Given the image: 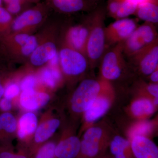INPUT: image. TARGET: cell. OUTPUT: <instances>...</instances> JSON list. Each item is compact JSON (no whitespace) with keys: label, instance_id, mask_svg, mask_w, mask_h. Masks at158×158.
Returning a JSON list of instances; mask_svg holds the SVG:
<instances>
[{"label":"cell","instance_id":"cell-33","mask_svg":"<svg viewBox=\"0 0 158 158\" xmlns=\"http://www.w3.org/2000/svg\"><path fill=\"white\" fill-rule=\"evenodd\" d=\"M28 34H17L15 37V42L21 46H23L25 44L27 40L28 39Z\"/></svg>","mask_w":158,"mask_h":158},{"label":"cell","instance_id":"cell-42","mask_svg":"<svg viewBox=\"0 0 158 158\" xmlns=\"http://www.w3.org/2000/svg\"><path fill=\"white\" fill-rule=\"evenodd\" d=\"M3 0H0V6L2 5V2Z\"/></svg>","mask_w":158,"mask_h":158},{"label":"cell","instance_id":"cell-9","mask_svg":"<svg viewBox=\"0 0 158 158\" xmlns=\"http://www.w3.org/2000/svg\"><path fill=\"white\" fill-rule=\"evenodd\" d=\"M131 146L136 158H158L157 146L144 136L133 138Z\"/></svg>","mask_w":158,"mask_h":158},{"label":"cell","instance_id":"cell-3","mask_svg":"<svg viewBox=\"0 0 158 158\" xmlns=\"http://www.w3.org/2000/svg\"><path fill=\"white\" fill-rule=\"evenodd\" d=\"M123 42L117 44L105 54L102 61V75L106 80H115L121 76L124 65Z\"/></svg>","mask_w":158,"mask_h":158},{"label":"cell","instance_id":"cell-15","mask_svg":"<svg viewBox=\"0 0 158 158\" xmlns=\"http://www.w3.org/2000/svg\"><path fill=\"white\" fill-rule=\"evenodd\" d=\"M110 106L107 98L99 95L85 111V120L89 123L96 121L107 111Z\"/></svg>","mask_w":158,"mask_h":158},{"label":"cell","instance_id":"cell-12","mask_svg":"<svg viewBox=\"0 0 158 158\" xmlns=\"http://www.w3.org/2000/svg\"><path fill=\"white\" fill-rule=\"evenodd\" d=\"M57 54L56 47L54 43H45L37 47L31 54V61L33 65L40 66L49 62Z\"/></svg>","mask_w":158,"mask_h":158},{"label":"cell","instance_id":"cell-24","mask_svg":"<svg viewBox=\"0 0 158 158\" xmlns=\"http://www.w3.org/2000/svg\"><path fill=\"white\" fill-rule=\"evenodd\" d=\"M138 6V4L134 0H123L114 18H126L135 13Z\"/></svg>","mask_w":158,"mask_h":158},{"label":"cell","instance_id":"cell-38","mask_svg":"<svg viewBox=\"0 0 158 158\" xmlns=\"http://www.w3.org/2000/svg\"><path fill=\"white\" fill-rule=\"evenodd\" d=\"M4 92H5V89L2 84V80L0 77V101L2 99V97L4 94Z\"/></svg>","mask_w":158,"mask_h":158},{"label":"cell","instance_id":"cell-17","mask_svg":"<svg viewBox=\"0 0 158 158\" xmlns=\"http://www.w3.org/2000/svg\"><path fill=\"white\" fill-rule=\"evenodd\" d=\"M138 18L145 22H158V0H150L138 5L135 13Z\"/></svg>","mask_w":158,"mask_h":158},{"label":"cell","instance_id":"cell-6","mask_svg":"<svg viewBox=\"0 0 158 158\" xmlns=\"http://www.w3.org/2000/svg\"><path fill=\"white\" fill-rule=\"evenodd\" d=\"M102 130L99 127L89 128L81 141V155L85 158H93L98 155L102 147Z\"/></svg>","mask_w":158,"mask_h":158},{"label":"cell","instance_id":"cell-25","mask_svg":"<svg viewBox=\"0 0 158 158\" xmlns=\"http://www.w3.org/2000/svg\"><path fill=\"white\" fill-rule=\"evenodd\" d=\"M56 144L54 142H49L39 146L33 153L34 154L33 158H56Z\"/></svg>","mask_w":158,"mask_h":158},{"label":"cell","instance_id":"cell-2","mask_svg":"<svg viewBox=\"0 0 158 158\" xmlns=\"http://www.w3.org/2000/svg\"><path fill=\"white\" fill-rule=\"evenodd\" d=\"M108 87L107 83L94 79H86L79 85L72 97L71 107L73 112H85L99 96L101 91Z\"/></svg>","mask_w":158,"mask_h":158},{"label":"cell","instance_id":"cell-35","mask_svg":"<svg viewBox=\"0 0 158 158\" xmlns=\"http://www.w3.org/2000/svg\"><path fill=\"white\" fill-rule=\"evenodd\" d=\"M147 90L150 94L154 97L155 98L158 97V85L157 84H150L148 86Z\"/></svg>","mask_w":158,"mask_h":158},{"label":"cell","instance_id":"cell-19","mask_svg":"<svg viewBox=\"0 0 158 158\" xmlns=\"http://www.w3.org/2000/svg\"><path fill=\"white\" fill-rule=\"evenodd\" d=\"M16 129V121L14 116L9 113L0 114V144L6 143L4 133L14 132Z\"/></svg>","mask_w":158,"mask_h":158},{"label":"cell","instance_id":"cell-32","mask_svg":"<svg viewBox=\"0 0 158 158\" xmlns=\"http://www.w3.org/2000/svg\"><path fill=\"white\" fill-rule=\"evenodd\" d=\"M11 19V14L7 9L0 6V24L8 23Z\"/></svg>","mask_w":158,"mask_h":158},{"label":"cell","instance_id":"cell-1","mask_svg":"<svg viewBox=\"0 0 158 158\" xmlns=\"http://www.w3.org/2000/svg\"><path fill=\"white\" fill-rule=\"evenodd\" d=\"M91 18V28L86 48V56L93 65L102 56L106 46L105 13L98 10Z\"/></svg>","mask_w":158,"mask_h":158},{"label":"cell","instance_id":"cell-8","mask_svg":"<svg viewBox=\"0 0 158 158\" xmlns=\"http://www.w3.org/2000/svg\"><path fill=\"white\" fill-rule=\"evenodd\" d=\"M91 28V18L88 25L76 26L69 30L67 40L71 48L86 55V48Z\"/></svg>","mask_w":158,"mask_h":158},{"label":"cell","instance_id":"cell-31","mask_svg":"<svg viewBox=\"0 0 158 158\" xmlns=\"http://www.w3.org/2000/svg\"><path fill=\"white\" fill-rule=\"evenodd\" d=\"M22 1H16L7 4V11L10 14H17L21 9Z\"/></svg>","mask_w":158,"mask_h":158},{"label":"cell","instance_id":"cell-37","mask_svg":"<svg viewBox=\"0 0 158 158\" xmlns=\"http://www.w3.org/2000/svg\"><path fill=\"white\" fill-rule=\"evenodd\" d=\"M59 55L57 54L56 56L54 57L52 59H51L50 61H49L50 62L51 66H52V67L56 66L58 62H59Z\"/></svg>","mask_w":158,"mask_h":158},{"label":"cell","instance_id":"cell-14","mask_svg":"<svg viewBox=\"0 0 158 158\" xmlns=\"http://www.w3.org/2000/svg\"><path fill=\"white\" fill-rule=\"evenodd\" d=\"M60 121L57 119H52L42 123L36 130L34 135L35 145L31 149V153L37 149L39 144L44 143L50 138L60 125Z\"/></svg>","mask_w":158,"mask_h":158},{"label":"cell","instance_id":"cell-5","mask_svg":"<svg viewBox=\"0 0 158 158\" xmlns=\"http://www.w3.org/2000/svg\"><path fill=\"white\" fill-rule=\"evenodd\" d=\"M137 27L135 19L127 18L117 19L105 28L106 42L111 44L123 42Z\"/></svg>","mask_w":158,"mask_h":158},{"label":"cell","instance_id":"cell-20","mask_svg":"<svg viewBox=\"0 0 158 158\" xmlns=\"http://www.w3.org/2000/svg\"><path fill=\"white\" fill-rule=\"evenodd\" d=\"M52 3L57 9L65 13L81 11L86 6L85 0H52Z\"/></svg>","mask_w":158,"mask_h":158},{"label":"cell","instance_id":"cell-16","mask_svg":"<svg viewBox=\"0 0 158 158\" xmlns=\"http://www.w3.org/2000/svg\"><path fill=\"white\" fill-rule=\"evenodd\" d=\"M43 18L41 11L37 9L27 10L16 18L12 24V29L20 31L27 26L37 24L41 22Z\"/></svg>","mask_w":158,"mask_h":158},{"label":"cell","instance_id":"cell-18","mask_svg":"<svg viewBox=\"0 0 158 158\" xmlns=\"http://www.w3.org/2000/svg\"><path fill=\"white\" fill-rule=\"evenodd\" d=\"M37 119L36 115L32 113L24 114L19 121L18 136L23 139L35 131L37 127Z\"/></svg>","mask_w":158,"mask_h":158},{"label":"cell","instance_id":"cell-29","mask_svg":"<svg viewBox=\"0 0 158 158\" xmlns=\"http://www.w3.org/2000/svg\"><path fill=\"white\" fill-rule=\"evenodd\" d=\"M36 80L34 76L29 75L26 77L21 84V88L23 91L34 90L36 85Z\"/></svg>","mask_w":158,"mask_h":158},{"label":"cell","instance_id":"cell-41","mask_svg":"<svg viewBox=\"0 0 158 158\" xmlns=\"http://www.w3.org/2000/svg\"><path fill=\"white\" fill-rule=\"evenodd\" d=\"M154 103V104L155 105H158V98H155Z\"/></svg>","mask_w":158,"mask_h":158},{"label":"cell","instance_id":"cell-13","mask_svg":"<svg viewBox=\"0 0 158 158\" xmlns=\"http://www.w3.org/2000/svg\"><path fill=\"white\" fill-rule=\"evenodd\" d=\"M123 54L132 58L149 46L137 29L123 42Z\"/></svg>","mask_w":158,"mask_h":158},{"label":"cell","instance_id":"cell-34","mask_svg":"<svg viewBox=\"0 0 158 158\" xmlns=\"http://www.w3.org/2000/svg\"><path fill=\"white\" fill-rule=\"evenodd\" d=\"M11 100L4 98L0 101V109L4 111H8L11 110Z\"/></svg>","mask_w":158,"mask_h":158},{"label":"cell","instance_id":"cell-26","mask_svg":"<svg viewBox=\"0 0 158 158\" xmlns=\"http://www.w3.org/2000/svg\"><path fill=\"white\" fill-rule=\"evenodd\" d=\"M0 158H29L24 152L15 153L8 142L0 144Z\"/></svg>","mask_w":158,"mask_h":158},{"label":"cell","instance_id":"cell-21","mask_svg":"<svg viewBox=\"0 0 158 158\" xmlns=\"http://www.w3.org/2000/svg\"><path fill=\"white\" fill-rule=\"evenodd\" d=\"M131 110L134 116L141 117L152 114L154 106L152 102L148 99H139L133 103Z\"/></svg>","mask_w":158,"mask_h":158},{"label":"cell","instance_id":"cell-27","mask_svg":"<svg viewBox=\"0 0 158 158\" xmlns=\"http://www.w3.org/2000/svg\"><path fill=\"white\" fill-rule=\"evenodd\" d=\"M37 47L38 42L36 37L34 36H30L25 44L22 46V53L24 56H30L33 53Z\"/></svg>","mask_w":158,"mask_h":158},{"label":"cell","instance_id":"cell-10","mask_svg":"<svg viewBox=\"0 0 158 158\" xmlns=\"http://www.w3.org/2000/svg\"><path fill=\"white\" fill-rule=\"evenodd\" d=\"M49 100L50 96L47 94L31 90L23 91L20 102L25 109L34 111L45 106Z\"/></svg>","mask_w":158,"mask_h":158},{"label":"cell","instance_id":"cell-4","mask_svg":"<svg viewBox=\"0 0 158 158\" xmlns=\"http://www.w3.org/2000/svg\"><path fill=\"white\" fill-rule=\"evenodd\" d=\"M59 58L62 70L68 75H79L85 72L88 67L85 55L71 48L61 50Z\"/></svg>","mask_w":158,"mask_h":158},{"label":"cell","instance_id":"cell-23","mask_svg":"<svg viewBox=\"0 0 158 158\" xmlns=\"http://www.w3.org/2000/svg\"><path fill=\"white\" fill-rule=\"evenodd\" d=\"M41 77L45 85L51 88H54L57 82L61 78L60 71L56 66L44 69L41 74Z\"/></svg>","mask_w":158,"mask_h":158},{"label":"cell","instance_id":"cell-11","mask_svg":"<svg viewBox=\"0 0 158 158\" xmlns=\"http://www.w3.org/2000/svg\"><path fill=\"white\" fill-rule=\"evenodd\" d=\"M81 141L77 137L71 136L62 140L56 146V158H76L81 151Z\"/></svg>","mask_w":158,"mask_h":158},{"label":"cell","instance_id":"cell-40","mask_svg":"<svg viewBox=\"0 0 158 158\" xmlns=\"http://www.w3.org/2000/svg\"><path fill=\"white\" fill-rule=\"evenodd\" d=\"M6 4H9V3L11 2H14V1H22V0H3Z\"/></svg>","mask_w":158,"mask_h":158},{"label":"cell","instance_id":"cell-22","mask_svg":"<svg viewBox=\"0 0 158 158\" xmlns=\"http://www.w3.org/2000/svg\"><path fill=\"white\" fill-rule=\"evenodd\" d=\"M129 145V142L126 139L120 136H116L111 141L110 151L115 158H126L125 151Z\"/></svg>","mask_w":158,"mask_h":158},{"label":"cell","instance_id":"cell-36","mask_svg":"<svg viewBox=\"0 0 158 158\" xmlns=\"http://www.w3.org/2000/svg\"><path fill=\"white\" fill-rule=\"evenodd\" d=\"M150 79L154 83H157L158 81V69L152 72L150 75Z\"/></svg>","mask_w":158,"mask_h":158},{"label":"cell","instance_id":"cell-39","mask_svg":"<svg viewBox=\"0 0 158 158\" xmlns=\"http://www.w3.org/2000/svg\"><path fill=\"white\" fill-rule=\"evenodd\" d=\"M134 1H135L138 5H139V4H141V3L148 2V1H150V0H134Z\"/></svg>","mask_w":158,"mask_h":158},{"label":"cell","instance_id":"cell-7","mask_svg":"<svg viewBox=\"0 0 158 158\" xmlns=\"http://www.w3.org/2000/svg\"><path fill=\"white\" fill-rule=\"evenodd\" d=\"M132 59L142 73L145 75H150L158 69V41L148 47Z\"/></svg>","mask_w":158,"mask_h":158},{"label":"cell","instance_id":"cell-28","mask_svg":"<svg viewBox=\"0 0 158 158\" xmlns=\"http://www.w3.org/2000/svg\"><path fill=\"white\" fill-rule=\"evenodd\" d=\"M151 125L149 123L144 122L139 123L134 128L131 132V136L133 138L136 136H144L149 133L151 130Z\"/></svg>","mask_w":158,"mask_h":158},{"label":"cell","instance_id":"cell-30","mask_svg":"<svg viewBox=\"0 0 158 158\" xmlns=\"http://www.w3.org/2000/svg\"><path fill=\"white\" fill-rule=\"evenodd\" d=\"M20 89L18 85L15 84H11L8 85L5 89L4 95L5 98L11 100L19 94Z\"/></svg>","mask_w":158,"mask_h":158}]
</instances>
